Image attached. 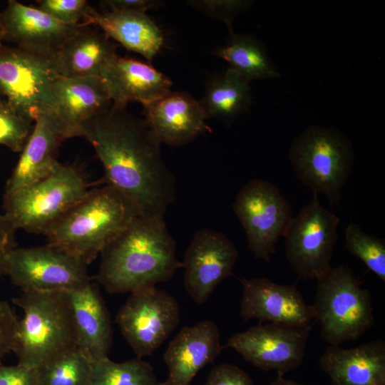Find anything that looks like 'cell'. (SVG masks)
<instances>
[{"label": "cell", "instance_id": "obj_1", "mask_svg": "<svg viewBox=\"0 0 385 385\" xmlns=\"http://www.w3.org/2000/svg\"><path fill=\"white\" fill-rule=\"evenodd\" d=\"M81 136L94 148L107 185L124 195L140 215L164 219L175 199V178L163 160L161 143L144 119L112 103L82 125Z\"/></svg>", "mask_w": 385, "mask_h": 385}, {"label": "cell", "instance_id": "obj_2", "mask_svg": "<svg viewBox=\"0 0 385 385\" xmlns=\"http://www.w3.org/2000/svg\"><path fill=\"white\" fill-rule=\"evenodd\" d=\"M96 279L111 294L170 279L183 263L162 218L138 215L101 251Z\"/></svg>", "mask_w": 385, "mask_h": 385}, {"label": "cell", "instance_id": "obj_3", "mask_svg": "<svg viewBox=\"0 0 385 385\" xmlns=\"http://www.w3.org/2000/svg\"><path fill=\"white\" fill-rule=\"evenodd\" d=\"M139 215L124 195L107 185L89 190L45 235L48 243L88 265Z\"/></svg>", "mask_w": 385, "mask_h": 385}, {"label": "cell", "instance_id": "obj_4", "mask_svg": "<svg viewBox=\"0 0 385 385\" xmlns=\"http://www.w3.org/2000/svg\"><path fill=\"white\" fill-rule=\"evenodd\" d=\"M12 301L24 312L14 349L18 364L38 369L78 348L69 292H21Z\"/></svg>", "mask_w": 385, "mask_h": 385}, {"label": "cell", "instance_id": "obj_5", "mask_svg": "<svg viewBox=\"0 0 385 385\" xmlns=\"http://www.w3.org/2000/svg\"><path fill=\"white\" fill-rule=\"evenodd\" d=\"M88 191L76 168L58 163L43 178L5 192L4 215L16 230L45 235Z\"/></svg>", "mask_w": 385, "mask_h": 385}, {"label": "cell", "instance_id": "obj_6", "mask_svg": "<svg viewBox=\"0 0 385 385\" xmlns=\"http://www.w3.org/2000/svg\"><path fill=\"white\" fill-rule=\"evenodd\" d=\"M317 282L314 319L330 345L356 340L372 327L371 292L361 287L349 268L331 267Z\"/></svg>", "mask_w": 385, "mask_h": 385}, {"label": "cell", "instance_id": "obj_7", "mask_svg": "<svg viewBox=\"0 0 385 385\" xmlns=\"http://www.w3.org/2000/svg\"><path fill=\"white\" fill-rule=\"evenodd\" d=\"M289 159L296 178L330 205H339L342 190L352 170L349 141L337 130L311 127L292 143Z\"/></svg>", "mask_w": 385, "mask_h": 385}, {"label": "cell", "instance_id": "obj_8", "mask_svg": "<svg viewBox=\"0 0 385 385\" xmlns=\"http://www.w3.org/2000/svg\"><path fill=\"white\" fill-rule=\"evenodd\" d=\"M87 266L77 257L48 243L14 247L6 257L2 273L21 292H71L91 282Z\"/></svg>", "mask_w": 385, "mask_h": 385}, {"label": "cell", "instance_id": "obj_9", "mask_svg": "<svg viewBox=\"0 0 385 385\" xmlns=\"http://www.w3.org/2000/svg\"><path fill=\"white\" fill-rule=\"evenodd\" d=\"M339 218L320 203L318 195L293 217L283 237L285 257L301 277L318 280L332 267Z\"/></svg>", "mask_w": 385, "mask_h": 385}, {"label": "cell", "instance_id": "obj_10", "mask_svg": "<svg viewBox=\"0 0 385 385\" xmlns=\"http://www.w3.org/2000/svg\"><path fill=\"white\" fill-rule=\"evenodd\" d=\"M233 210L255 258L270 262L275 245L283 236L293 212L288 201L272 183L262 179L247 182L239 191Z\"/></svg>", "mask_w": 385, "mask_h": 385}, {"label": "cell", "instance_id": "obj_11", "mask_svg": "<svg viewBox=\"0 0 385 385\" xmlns=\"http://www.w3.org/2000/svg\"><path fill=\"white\" fill-rule=\"evenodd\" d=\"M180 320L178 301L155 286L130 292L115 319L138 358L151 355L173 332Z\"/></svg>", "mask_w": 385, "mask_h": 385}, {"label": "cell", "instance_id": "obj_12", "mask_svg": "<svg viewBox=\"0 0 385 385\" xmlns=\"http://www.w3.org/2000/svg\"><path fill=\"white\" fill-rule=\"evenodd\" d=\"M56 76L51 59L0 45V93L28 120L35 122L43 110L51 107V86Z\"/></svg>", "mask_w": 385, "mask_h": 385}, {"label": "cell", "instance_id": "obj_13", "mask_svg": "<svg viewBox=\"0 0 385 385\" xmlns=\"http://www.w3.org/2000/svg\"><path fill=\"white\" fill-rule=\"evenodd\" d=\"M311 329L310 324H260L231 336L225 347L262 370L283 375L302 363Z\"/></svg>", "mask_w": 385, "mask_h": 385}, {"label": "cell", "instance_id": "obj_14", "mask_svg": "<svg viewBox=\"0 0 385 385\" xmlns=\"http://www.w3.org/2000/svg\"><path fill=\"white\" fill-rule=\"evenodd\" d=\"M238 257L233 242L222 232L197 231L184 257V287L198 304L206 302L215 289L232 274Z\"/></svg>", "mask_w": 385, "mask_h": 385}, {"label": "cell", "instance_id": "obj_15", "mask_svg": "<svg viewBox=\"0 0 385 385\" xmlns=\"http://www.w3.org/2000/svg\"><path fill=\"white\" fill-rule=\"evenodd\" d=\"M239 281L242 285L240 314L244 321L294 326L309 325L314 319L312 304H308L293 284H279L266 277Z\"/></svg>", "mask_w": 385, "mask_h": 385}, {"label": "cell", "instance_id": "obj_16", "mask_svg": "<svg viewBox=\"0 0 385 385\" xmlns=\"http://www.w3.org/2000/svg\"><path fill=\"white\" fill-rule=\"evenodd\" d=\"M80 26L62 24L37 7L15 0L9 1L0 13L2 41L49 59Z\"/></svg>", "mask_w": 385, "mask_h": 385}, {"label": "cell", "instance_id": "obj_17", "mask_svg": "<svg viewBox=\"0 0 385 385\" xmlns=\"http://www.w3.org/2000/svg\"><path fill=\"white\" fill-rule=\"evenodd\" d=\"M51 109L65 139L81 136L82 125L106 110L112 101L99 76H56L51 86Z\"/></svg>", "mask_w": 385, "mask_h": 385}, {"label": "cell", "instance_id": "obj_18", "mask_svg": "<svg viewBox=\"0 0 385 385\" xmlns=\"http://www.w3.org/2000/svg\"><path fill=\"white\" fill-rule=\"evenodd\" d=\"M219 329L210 320L183 327L163 356L168 374L163 385H190L207 364L222 351Z\"/></svg>", "mask_w": 385, "mask_h": 385}, {"label": "cell", "instance_id": "obj_19", "mask_svg": "<svg viewBox=\"0 0 385 385\" xmlns=\"http://www.w3.org/2000/svg\"><path fill=\"white\" fill-rule=\"evenodd\" d=\"M144 120L161 143L180 146L198 137L206 129L207 115L189 93L170 91L143 106Z\"/></svg>", "mask_w": 385, "mask_h": 385}, {"label": "cell", "instance_id": "obj_20", "mask_svg": "<svg viewBox=\"0 0 385 385\" xmlns=\"http://www.w3.org/2000/svg\"><path fill=\"white\" fill-rule=\"evenodd\" d=\"M103 78L112 103L125 106L137 101L143 106L170 93V78L150 65L116 55L103 68Z\"/></svg>", "mask_w": 385, "mask_h": 385}, {"label": "cell", "instance_id": "obj_21", "mask_svg": "<svg viewBox=\"0 0 385 385\" xmlns=\"http://www.w3.org/2000/svg\"><path fill=\"white\" fill-rule=\"evenodd\" d=\"M319 364L332 385H385V342L370 341L350 349L330 345Z\"/></svg>", "mask_w": 385, "mask_h": 385}, {"label": "cell", "instance_id": "obj_22", "mask_svg": "<svg viewBox=\"0 0 385 385\" xmlns=\"http://www.w3.org/2000/svg\"><path fill=\"white\" fill-rule=\"evenodd\" d=\"M66 140L51 109L43 110L36 117L32 133L8 179L5 192L34 183L49 174L59 163L56 154Z\"/></svg>", "mask_w": 385, "mask_h": 385}, {"label": "cell", "instance_id": "obj_23", "mask_svg": "<svg viewBox=\"0 0 385 385\" xmlns=\"http://www.w3.org/2000/svg\"><path fill=\"white\" fill-rule=\"evenodd\" d=\"M116 55L115 45L103 31L81 26L64 41L51 63L58 76H100Z\"/></svg>", "mask_w": 385, "mask_h": 385}, {"label": "cell", "instance_id": "obj_24", "mask_svg": "<svg viewBox=\"0 0 385 385\" xmlns=\"http://www.w3.org/2000/svg\"><path fill=\"white\" fill-rule=\"evenodd\" d=\"M78 348L92 360L108 357L113 342L109 312L98 286L90 282L69 292Z\"/></svg>", "mask_w": 385, "mask_h": 385}, {"label": "cell", "instance_id": "obj_25", "mask_svg": "<svg viewBox=\"0 0 385 385\" xmlns=\"http://www.w3.org/2000/svg\"><path fill=\"white\" fill-rule=\"evenodd\" d=\"M98 26L108 37L128 50L143 56L151 62L163 43V36L155 23L145 13L94 11L81 26Z\"/></svg>", "mask_w": 385, "mask_h": 385}, {"label": "cell", "instance_id": "obj_26", "mask_svg": "<svg viewBox=\"0 0 385 385\" xmlns=\"http://www.w3.org/2000/svg\"><path fill=\"white\" fill-rule=\"evenodd\" d=\"M249 83L231 68L212 78L200 101L207 118L229 119L246 111L251 104Z\"/></svg>", "mask_w": 385, "mask_h": 385}, {"label": "cell", "instance_id": "obj_27", "mask_svg": "<svg viewBox=\"0 0 385 385\" xmlns=\"http://www.w3.org/2000/svg\"><path fill=\"white\" fill-rule=\"evenodd\" d=\"M214 54L248 81L279 76L270 61L262 44L255 38L245 34H230L228 42L217 48Z\"/></svg>", "mask_w": 385, "mask_h": 385}, {"label": "cell", "instance_id": "obj_28", "mask_svg": "<svg viewBox=\"0 0 385 385\" xmlns=\"http://www.w3.org/2000/svg\"><path fill=\"white\" fill-rule=\"evenodd\" d=\"M89 385H163L153 366L141 358L115 362L109 357L92 360Z\"/></svg>", "mask_w": 385, "mask_h": 385}, {"label": "cell", "instance_id": "obj_29", "mask_svg": "<svg viewBox=\"0 0 385 385\" xmlns=\"http://www.w3.org/2000/svg\"><path fill=\"white\" fill-rule=\"evenodd\" d=\"M92 359L81 349L36 369L35 385H89Z\"/></svg>", "mask_w": 385, "mask_h": 385}, {"label": "cell", "instance_id": "obj_30", "mask_svg": "<svg viewBox=\"0 0 385 385\" xmlns=\"http://www.w3.org/2000/svg\"><path fill=\"white\" fill-rule=\"evenodd\" d=\"M344 237L345 247L350 254L385 282L384 240L364 232L359 225L354 222L346 226Z\"/></svg>", "mask_w": 385, "mask_h": 385}, {"label": "cell", "instance_id": "obj_31", "mask_svg": "<svg viewBox=\"0 0 385 385\" xmlns=\"http://www.w3.org/2000/svg\"><path fill=\"white\" fill-rule=\"evenodd\" d=\"M34 126L32 122L18 113L4 99L0 103V144L16 153H21Z\"/></svg>", "mask_w": 385, "mask_h": 385}, {"label": "cell", "instance_id": "obj_32", "mask_svg": "<svg viewBox=\"0 0 385 385\" xmlns=\"http://www.w3.org/2000/svg\"><path fill=\"white\" fill-rule=\"evenodd\" d=\"M36 2L38 9L58 21L71 26H81L79 21L83 20V22L94 11L85 0H39Z\"/></svg>", "mask_w": 385, "mask_h": 385}, {"label": "cell", "instance_id": "obj_33", "mask_svg": "<svg viewBox=\"0 0 385 385\" xmlns=\"http://www.w3.org/2000/svg\"><path fill=\"white\" fill-rule=\"evenodd\" d=\"M188 3L205 14L224 21L230 34H233L232 22L234 17L248 9L252 4L250 1L241 0H193Z\"/></svg>", "mask_w": 385, "mask_h": 385}, {"label": "cell", "instance_id": "obj_34", "mask_svg": "<svg viewBox=\"0 0 385 385\" xmlns=\"http://www.w3.org/2000/svg\"><path fill=\"white\" fill-rule=\"evenodd\" d=\"M18 322L10 304L0 300V363L6 354L14 351Z\"/></svg>", "mask_w": 385, "mask_h": 385}, {"label": "cell", "instance_id": "obj_35", "mask_svg": "<svg viewBox=\"0 0 385 385\" xmlns=\"http://www.w3.org/2000/svg\"><path fill=\"white\" fill-rule=\"evenodd\" d=\"M204 385H253L250 375L235 364L224 363L214 367Z\"/></svg>", "mask_w": 385, "mask_h": 385}, {"label": "cell", "instance_id": "obj_36", "mask_svg": "<svg viewBox=\"0 0 385 385\" xmlns=\"http://www.w3.org/2000/svg\"><path fill=\"white\" fill-rule=\"evenodd\" d=\"M36 369L20 364L4 366L0 363V385H35Z\"/></svg>", "mask_w": 385, "mask_h": 385}, {"label": "cell", "instance_id": "obj_37", "mask_svg": "<svg viewBox=\"0 0 385 385\" xmlns=\"http://www.w3.org/2000/svg\"><path fill=\"white\" fill-rule=\"evenodd\" d=\"M161 4L154 0H104L101 4L109 9L108 11H133L145 13Z\"/></svg>", "mask_w": 385, "mask_h": 385}, {"label": "cell", "instance_id": "obj_38", "mask_svg": "<svg viewBox=\"0 0 385 385\" xmlns=\"http://www.w3.org/2000/svg\"><path fill=\"white\" fill-rule=\"evenodd\" d=\"M9 219L3 214L0 215V273H2L4 262L10 251L15 247V232Z\"/></svg>", "mask_w": 385, "mask_h": 385}, {"label": "cell", "instance_id": "obj_39", "mask_svg": "<svg viewBox=\"0 0 385 385\" xmlns=\"http://www.w3.org/2000/svg\"><path fill=\"white\" fill-rule=\"evenodd\" d=\"M277 377L270 385H303L294 381L288 380L283 377L282 374H277Z\"/></svg>", "mask_w": 385, "mask_h": 385}, {"label": "cell", "instance_id": "obj_40", "mask_svg": "<svg viewBox=\"0 0 385 385\" xmlns=\"http://www.w3.org/2000/svg\"><path fill=\"white\" fill-rule=\"evenodd\" d=\"M2 41H2L1 36V33H0V45L2 44Z\"/></svg>", "mask_w": 385, "mask_h": 385}, {"label": "cell", "instance_id": "obj_41", "mask_svg": "<svg viewBox=\"0 0 385 385\" xmlns=\"http://www.w3.org/2000/svg\"><path fill=\"white\" fill-rule=\"evenodd\" d=\"M3 100H4V99L2 98V96H1V93H0V103H1Z\"/></svg>", "mask_w": 385, "mask_h": 385}]
</instances>
